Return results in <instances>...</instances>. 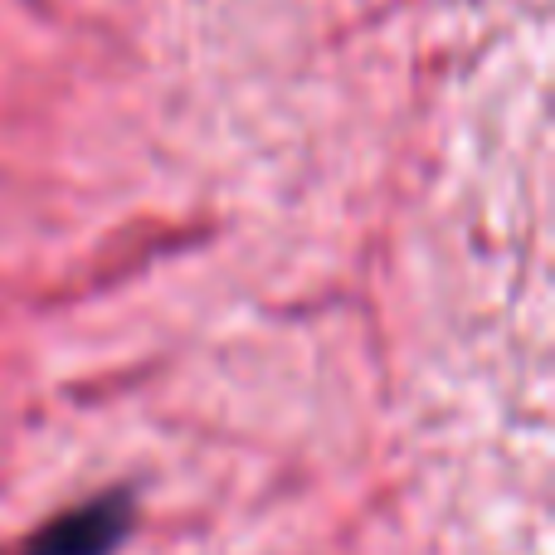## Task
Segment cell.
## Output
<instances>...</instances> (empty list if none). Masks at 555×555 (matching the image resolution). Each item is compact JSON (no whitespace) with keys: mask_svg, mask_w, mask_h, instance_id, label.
Instances as JSON below:
<instances>
[{"mask_svg":"<svg viewBox=\"0 0 555 555\" xmlns=\"http://www.w3.org/2000/svg\"><path fill=\"white\" fill-rule=\"evenodd\" d=\"M127 531H132V492L113 488L44 521L25 541V555H113Z\"/></svg>","mask_w":555,"mask_h":555,"instance_id":"cell-1","label":"cell"}]
</instances>
